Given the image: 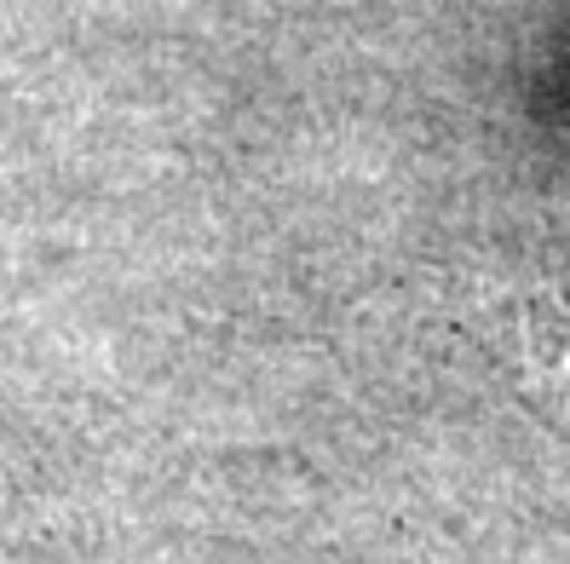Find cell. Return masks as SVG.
Wrapping results in <instances>:
<instances>
[{
	"label": "cell",
	"instance_id": "6da1fadb",
	"mask_svg": "<svg viewBox=\"0 0 570 564\" xmlns=\"http://www.w3.org/2000/svg\"><path fill=\"white\" fill-rule=\"evenodd\" d=\"M508 346L524 386L570 426V294H524L508 306Z\"/></svg>",
	"mask_w": 570,
	"mask_h": 564
}]
</instances>
